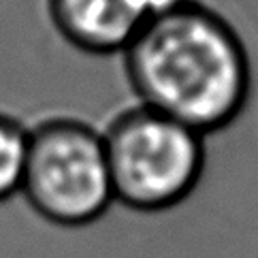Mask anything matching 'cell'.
<instances>
[{"instance_id": "obj_5", "label": "cell", "mask_w": 258, "mask_h": 258, "mask_svg": "<svg viewBox=\"0 0 258 258\" xmlns=\"http://www.w3.org/2000/svg\"><path fill=\"white\" fill-rule=\"evenodd\" d=\"M30 131L17 119L0 113V203L9 201L22 188Z\"/></svg>"}, {"instance_id": "obj_1", "label": "cell", "mask_w": 258, "mask_h": 258, "mask_svg": "<svg viewBox=\"0 0 258 258\" xmlns=\"http://www.w3.org/2000/svg\"><path fill=\"white\" fill-rule=\"evenodd\" d=\"M124 53L141 105L203 137L230 126L247 105L252 64L241 36L199 3L156 17Z\"/></svg>"}, {"instance_id": "obj_4", "label": "cell", "mask_w": 258, "mask_h": 258, "mask_svg": "<svg viewBox=\"0 0 258 258\" xmlns=\"http://www.w3.org/2000/svg\"><path fill=\"white\" fill-rule=\"evenodd\" d=\"M197 0H49L56 28L79 49L126 51L150 22Z\"/></svg>"}, {"instance_id": "obj_2", "label": "cell", "mask_w": 258, "mask_h": 258, "mask_svg": "<svg viewBox=\"0 0 258 258\" xmlns=\"http://www.w3.org/2000/svg\"><path fill=\"white\" fill-rule=\"evenodd\" d=\"M113 201L143 214L186 201L205 169V137L143 105L103 133Z\"/></svg>"}, {"instance_id": "obj_3", "label": "cell", "mask_w": 258, "mask_h": 258, "mask_svg": "<svg viewBox=\"0 0 258 258\" xmlns=\"http://www.w3.org/2000/svg\"><path fill=\"white\" fill-rule=\"evenodd\" d=\"M20 192L51 224H92L113 201L103 135L69 117L39 124L28 135Z\"/></svg>"}]
</instances>
